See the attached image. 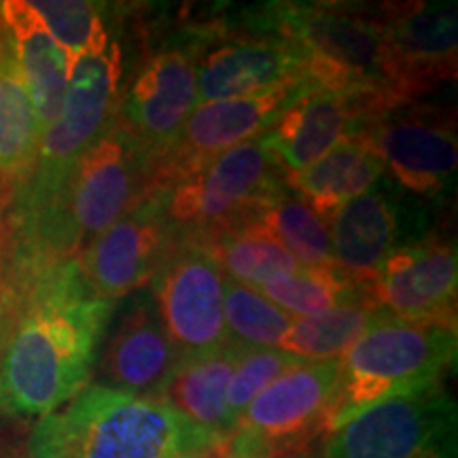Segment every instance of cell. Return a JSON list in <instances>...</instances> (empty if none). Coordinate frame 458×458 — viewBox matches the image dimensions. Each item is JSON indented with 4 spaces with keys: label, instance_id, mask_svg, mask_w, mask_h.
<instances>
[{
    "label": "cell",
    "instance_id": "obj_11",
    "mask_svg": "<svg viewBox=\"0 0 458 458\" xmlns=\"http://www.w3.org/2000/svg\"><path fill=\"white\" fill-rule=\"evenodd\" d=\"M308 88L314 85H286L266 94L198 105L187 117L170 151L151 168L148 196L176 176L204 164L206 159L261 136Z\"/></svg>",
    "mask_w": 458,
    "mask_h": 458
},
{
    "label": "cell",
    "instance_id": "obj_5",
    "mask_svg": "<svg viewBox=\"0 0 458 458\" xmlns=\"http://www.w3.org/2000/svg\"><path fill=\"white\" fill-rule=\"evenodd\" d=\"M454 359L456 325L380 312L340 357L329 431L377 401L437 382Z\"/></svg>",
    "mask_w": 458,
    "mask_h": 458
},
{
    "label": "cell",
    "instance_id": "obj_26",
    "mask_svg": "<svg viewBox=\"0 0 458 458\" xmlns=\"http://www.w3.org/2000/svg\"><path fill=\"white\" fill-rule=\"evenodd\" d=\"M363 284L352 283L337 267H297L259 286V293L295 318L317 317L340 306Z\"/></svg>",
    "mask_w": 458,
    "mask_h": 458
},
{
    "label": "cell",
    "instance_id": "obj_15",
    "mask_svg": "<svg viewBox=\"0 0 458 458\" xmlns=\"http://www.w3.org/2000/svg\"><path fill=\"white\" fill-rule=\"evenodd\" d=\"M98 360L100 385L117 391L157 397L181 357L172 346L151 293L136 291L119 314Z\"/></svg>",
    "mask_w": 458,
    "mask_h": 458
},
{
    "label": "cell",
    "instance_id": "obj_21",
    "mask_svg": "<svg viewBox=\"0 0 458 458\" xmlns=\"http://www.w3.org/2000/svg\"><path fill=\"white\" fill-rule=\"evenodd\" d=\"M242 352L244 346L229 342L216 352L181 360L157 393V399L179 411L191 425L216 439H225L232 433L225 416L227 388Z\"/></svg>",
    "mask_w": 458,
    "mask_h": 458
},
{
    "label": "cell",
    "instance_id": "obj_24",
    "mask_svg": "<svg viewBox=\"0 0 458 458\" xmlns=\"http://www.w3.org/2000/svg\"><path fill=\"white\" fill-rule=\"evenodd\" d=\"M249 223L276 240L301 267H335L329 225L286 185L274 191Z\"/></svg>",
    "mask_w": 458,
    "mask_h": 458
},
{
    "label": "cell",
    "instance_id": "obj_18",
    "mask_svg": "<svg viewBox=\"0 0 458 458\" xmlns=\"http://www.w3.org/2000/svg\"><path fill=\"white\" fill-rule=\"evenodd\" d=\"M393 64L408 96L456 74L458 21L454 3H411L380 20Z\"/></svg>",
    "mask_w": 458,
    "mask_h": 458
},
{
    "label": "cell",
    "instance_id": "obj_14",
    "mask_svg": "<svg viewBox=\"0 0 458 458\" xmlns=\"http://www.w3.org/2000/svg\"><path fill=\"white\" fill-rule=\"evenodd\" d=\"M399 185L418 196L445 191L456 172V130L431 111L382 113L363 130Z\"/></svg>",
    "mask_w": 458,
    "mask_h": 458
},
{
    "label": "cell",
    "instance_id": "obj_28",
    "mask_svg": "<svg viewBox=\"0 0 458 458\" xmlns=\"http://www.w3.org/2000/svg\"><path fill=\"white\" fill-rule=\"evenodd\" d=\"M30 4L71 62L89 51H105L111 43L100 4L88 0H32Z\"/></svg>",
    "mask_w": 458,
    "mask_h": 458
},
{
    "label": "cell",
    "instance_id": "obj_25",
    "mask_svg": "<svg viewBox=\"0 0 458 458\" xmlns=\"http://www.w3.org/2000/svg\"><path fill=\"white\" fill-rule=\"evenodd\" d=\"M202 244H206V249L219 263L223 276L250 289H259L280 274L301 267L276 240H272L253 223L216 233Z\"/></svg>",
    "mask_w": 458,
    "mask_h": 458
},
{
    "label": "cell",
    "instance_id": "obj_1",
    "mask_svg": "<svg viewBox=\"0 0 458 458\" xmlns=\"http://www.w3.org/2000/svg\"><path fill=\"white\" fill-rule=\"evenodd\" d=\"M113 312L91 293L79 257L15 274L0 301V414L41 420L77 397Z\"/></svg>",
    "mask_w": 458,
    "mask_h": 458
},
{
    "label": "cell",
    "instance_id": "obj_22",
    "mask_svg": "<svg viewBox=\"0 0 458 458\" xmlns=\"http://www.w3.org/2000/svg\"><path fill=\"white\" fill-rule=\"evenodd\" d=\"M41 147V128L17 66L13 43L0 30V185L17 191L30 179Z\"/></svg>",
    "mask_w": 458,
    "mask_h": 458
},
{
    "label": "cell",
    "instance_id": "obj_32",
    "mask_svg": "<svg viewBox=\"0 0 458 458\" xmlns=\"http://www.w3.org/2000/svg\"><path fill=\"white\" fill-rule=\"evenodd\" d=\"M0 301H3V280H0Z\"/></svg>",
    "mask_w": 458,
    "mask_h": 458
},
{
    "label": "cell",
    "instance_id": "obj_12",
    "mask_svg": "<svg viewBox=\"0 0 458 458\" xmlns=\"http://www.w3.org/2000/svg\"><path fill=\"white\" fill-rule=\"evenodd\" d=\"M365 286L388 317L456 325V246L442 238L401 246Z\"/></svg>",
    "mask_w": 458,
    "mask_h": 458
},
{
    "label": "cell",
    "instance_id": "obj_3",
    "mask_svg": "<svg viewBox=\"0 0 458 458\" xmlns=\"http://www.w3.org/2000/svg\"><path fill=\"white\" fill-rule=\"evenodd\" d=\"M263 15L266 32L301 49L308 83L314 88L371 98L386 111L410 98L380 21L363 11L318 3H274Z\"/></svg>",
    "mask_w": 458,
    "mask_h": 458
},
{
    "label": "cell",
    "instance_id": "obj_4",
    "mask_svg": "<svg viewBox=\"0 0 458 458\" xmlns=\"http://www.w3.org/2000/svg\"><path fill=\"white\" fill-rule=\"evenodd\" d=\"M122 68V47L113 41L105 51H89L71 62L60 113L41 134L30 179L15 191L17 232L49 213L74 165L114 119Z\"/></svg>",
    "mask_w": 458,
    "mask_h": 458
},
{
    "label": "cell",
    "instance_id": "obj_27",
    "mask_svg": "<svg viewBox=\"0 0 458 458\" xmlns=\"http://www.w3.org/2000/svg\"><path fill=\"white\" fill-rule=\"evenodd\" d=\"M223 318L229 342L244 348H276L295 317L280 310L257 289L225 278Z\"/></svg>",
    "mask_w": 458,
    "mask_h": 458
},
{
    "label": "cell",
    "instance_id": "obj_16",
    "mask_svg": "<svg viewBox=\"0 0 458 458\" xmlns=\"http://www.w3.org/2000/svg\"><path fill=\"white\" fill-rule=\"evenodd\" d=\"M308 83L306 57L283 37L229 38L198 60V105Z\"/></svg>",
    "mask_w": 458,
    "mask_h": 458
},
{
    "label": "cell",
    "instance_id": "obj_10",
    "mask_svg": "<svg viewBox=\"0 0 458 458\" xmlns=\"http://www.w3.org/2000/svg\"><path fill=\"white\" fill-rule=\"evenodd\" d=\"M179 244L153 196L142 198L79 253L91 293L117 303L151 283Z\"/></svg>",
    "mask_w": 458,
    "mask_h": 458
},
{
    "label": "cell",
    "instance_id": "obj_20",
    "mask_svg": "<svg viewBox=\"0 0 458 458\" xmlns=\"http://www.w3.org/2000/svg\"><path fill=\"white\" fill-rule=\"evenodd\" d=\"M385 170L386 165L368 134L359 131L337 142L308 168L284 176V185L329 225L337 208L368 191Z\"/></svg>",
    "mask_w": 458,
    "mask_h": 458
},
{
    "label": "cell",
    "instance_id": "obj_31",
    "mask_svg": "<svg viewBox=\"0 0 458 458\" xmlns=\"http://www.w3.org/2000/svg\"><path fill=\"white\" fill-rule=\"evenodd\" d=\"M4 28V20H3V13H0V30H3Z\"/></svg>",
    "mask_w": 458,
    "mask_h": 458
},
{
    "label": "cell",
    "instance_id": "obj_23",
    "mask_svg": "<svg viewBox=\"0 0 458 458\" xmlns=\"http://www.w3.org/2000/svg\"><path fill=\"white\" fill-rule=\"evenodd\" d=\"M377 314L380 310L363 284L351 300L327 312L291 320L276 348L301 360L340 359Z\"/></svg>",
    "mask_w": 458,
    "mask_h": 458
},
{
    "label": "cell",
    "instance_id": "obj_17",
    "mask_svg": "<svg viewBox=\"0 0 458 458\" xmlns=\"http://www.w3.org/2000/svg\"><path fill=\"white\" fill-rule=\"evenodd\" d=\"M329 223L335 267L357 284H368L394 250L408 246V210L385 174L342 204Z\"/></svg>",
    "mask_w": 458,
    "mask_h": 458
},
{
    "label": "cell",
    "instance_id": "obj_9",
    "mask_svg": "<svg viewBox=\"0 0 458 458\" xmlns=\"http://www.w3.org/2000/svg\"><path fill=\"white\" fill-rule=\"evenodd\" d=\"M204 43H181L159 49L145 62L128 96L117 106V122L136 142L148 164L174 145L187 117L198 106V60Z\"/></svg>",
    "mask_w": 458,
    "mask_h": 458
},
{
    "label": "cell",
    "instance_id": "obj_8",
    "mask_svg": "<svg viewBox=\"0 0 458 458\" xmlns=\"http://www.w3.org/2000/svg\"><path fill=\"white\" fill-rule=\"evenodd\" d=\"M219 263L198 240H179L151 280L157 314L181 360L227 346Z\"/></svg>",
    "mask_w": 458,
    "mask_h": 458
},
{
    "label": "cell",
    "instance_id": "obj_29",
    "mask_svg": "<svg viewBox=\"0 0 458 458\" xmlns=\"http://www.w3.org/2000/svg\"><path fill=\"white\" fill-rule=\"evenodd\" d=\"M300 360L301 359L291 357V354L278 351V348H244L227 388L225 416L229 431L236 428L250 401Z\"/></svg>",
    "mask_w": 458,
    "mask_h": 458
},
{
    "label": "cell",
    "instance_id": "obj_30",
    "mask_svg": "<svg viewBox=\"0 0 458 458\" xmlns=\"http://www.w3.org/2000/svg\"><path fill=\"white\" fill-rule=\"evenodd\" d=\"M272 458H314L310 448H301V450H289V452H283V454H276Z\"/></svg>",
    "mask_w": 458,
    "mask_h": 458
},
{
    "label": "cell",
    "instance_id": "obj_6",
    "mask_svg": "<svg viewBox=\"0 0 458 458\" xmlns=\"http://www.w3.org/2000/svg\"><path fill=\"white\" fill-rule=\"evenodd\" d=\"M283 185V172L261 134L206 159L151 196L176 240L208 242L216 233L249 223Z\"/></svg>",
    "mask_w": 458,
    "mask_h": 458
},
{
    "label": "cell",
    "instance_id": "obj_19",
    "mask_svg": "<svg viewBox=\"0 0 458 458\" xmlns=\"http://www.w3.org/2000/svg\"><path fill=\"white\" fill-rule=\"evenodd\" d=\"M4 24L13 43L15 60L30 94L41 134L60 113L68 83L71 60L51 37L47 26L26 0L0 3Z\"/></svg>",
    "mask_w": 458,
    "mask_h": 458
},
{
    "label": "cell",
    "instance_id": "obj_7",
    "mask_svg": "<svg viewBox=\"0 0 458 458\" xmlns=\"http://www.w3.org/2000/svg\"><path fill=\"white\" fill-rule=\"evenodd\" d=\"M320 458H456V403L439 380L393 394L331 428Z\"/></svg>",
    "mask_w": 458,
    "mask_h": 458
},
{
    "label": "cell",
    "instance_id": "obj_13",
    "mask_svg": "<svg viewBox=\"0 0 458 458\" xmlns=\"http://www.w3.org/2000/svg\"><path fill=\"white\" fill-rule=\"evenodd\" d=\"M382 113L386 108L371 98L308 88L263 131V140L284 179L308 168L337 142L363 131Z\"/></svg>",
    "mask_w": 458,
    "mask_h": 458
},
{
    "label": "cell",
    "instance_id": "obj_2",
    "mask_svg": "<svg viewBox=\"0 0 458 458\" xmlns=\"http://www.w3.org/2000/svg\"><path fill=\"white\" fill-rule=\"evenodd\" d=\"M213 437L157 397L85 386L34 427L30 458H215Z\"/></svg>",
    "mask_w": 458,
    "mask_h": 458
}]
</instances>
